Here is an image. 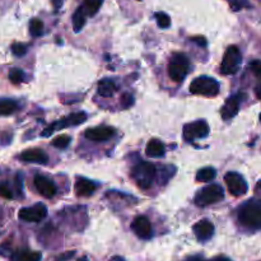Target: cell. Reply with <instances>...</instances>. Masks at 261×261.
Wrapping results in <instances>:
<instances>
[{
	"instance_id": "6",
	"label": "cell",
	"mask_w": 261,
	"mask_h": 261,
	"mask_svg": "<svg viewBox=\"0 0 261 261\" xmlns=\"http://www.w3.org/2000/svg\"><path fill=\"white\" fill-rule=\"evenodd\" d=\"M241 60H242V56H241L240 48L237 46H230L224 52L223 61H222V65H220L222 74H224V76L234 74L240 68Z\"/></svg>"
},
{
	"instance_id": "16",
	"label": "cell",
	"mask_w": 261,
	"mask_h": 261,
	"mask_svg": "<svg viewBox=\"0 0 261 261\" xmlns=\"http://www.w3.org/2000/svg\"><path fill=\"white\" fill-rule=\"evenodd\" d=\"M19 158L24 162L40 163V165H45L46 162L48 161L47 154L44 151H41V149H28V151H24Z\"/></svg>"
},
{
	"instance_id": "34",
	"label": "cell",
	"mask_w": 261,
	"mask_h": 261,
	"mask_svg": "<svg viewBox=\"0 0 261 261\" xmlns=\"http://www.w3.org/2000/svg\"><path fill=\"white\" fill-rule=\"evenodd\" d=\"M191 41L195 42V44H198L199 46H205L206 45L205 38L200 37V36H198V37H193V38H191Z\"/></svg>"
},
{
	"instance_id": "32",
	"label": "cell",
	"mask_w": 261,
	"mask_h": 261,
	"mask_svg": "<svg viewBox=\"0 0 261 261\" xmlns=\"http://www.w3.org/2000/svg\"><path fill=\"white\" fill-rule=\"evenodd\" d=\"M0 196L4 198V199H12L13 198V194L9 189H8L5 185H0Z\"/></svg>"
},
{
	"instance_id": "3",
	"label": "cell",
	"mask_w": 261,
	"mask_h": 261,
	"mask_svg": "<svg viewBox=\"0 0 261 261\" xmlns=\"http://www.w3.org/2000/svg\"><path fill=\"white\" fill-rule=\"evenodd\" d=\"M224 199V193L222 186L213 184L205 186L195 196V204L199 206H208L215 204Z\"/></svg>"
},
{
	"instance_id": "15",
	"label": "cell",
	"mask_w": 261,
	"mask_h": 261,
	"mask_svg": "<svg viewBox=\"0 0 261 261\" xmlns=\"http://www.w3.org/2000/svg\"><path fill=\"white\" fill-rule=\"evenodd\" d=\"M238 110H240V97H230L224 103V106L222 107V119L223 120H230L232 117L237 115Z\"/></svg>"
},
{
	"instance_id": "31",
	"label": "cell",
	"mask_w": 261,
	"mask_h": 261,
	"mask_svg": "<svg viewBox=\"0 0 261 261\" xmlns=\"http://www.w3.org/2000/svg\"><path fill=\"white\" fill-rule=\"evenodd\" d=\"M133 103H134V98L129 93H125L124 96L121 97V105H123L124 108H129Z\"/></svg>"
},
{
	"instance_id": "18",
	"label": "cell",
	"mask_w": 261,
	"mask_h": 261,
	"mask_svg": "<svg viewBox=\"0 0 261 261\" xmlns=\"http://www.w3.org/2000/svg\"><path fill=\"white\" fill-rule=\"evenodd\" d=\"M145 153L148 157L152 158H159L162 155L165 154V145L162 144V141L157 140V139H152L147 144L145 148Z\"/></svg>"
},
{
	"instance_id": "4",
	"label": "cell",
	"mask_w": 261,
	"mask_h": 261,
	"mask_svg": "<svg viewBox=\"0 0 261 261\" xmlns=\"http://www.w3.org/2000/svg\"><path fill=\"white\" fill-rule=\"evenodd\" d=\"M190 92L200 96H216L219 92V83L210 77H199L190 84Z\"/></svg>"
},
{
	"instance_id": "7",
	"label": "cell",
	"mask_w": 261,
	"mask_h": 261,
	"mask_svg": "<svg viewBox=\"0 0 261 261\" xmlns=\"http://www.w3.org/2000/svg\"><path fill=\"white\" fill-rule=\"evenodd\" d=\"M209 133V125L206 121L198 120L184 126V138L186 141H193L195 139H200L208 135Z\"/></svg>"
},
{
	"instance_id": "33",
	"label": "cell",
	"mask_w": 261,
	"mask_h": 261,
	"mask_svg": "<svg viewBox=\"0 0 261 261\" xmlns=\"http://www.w3.org/2000/svg\"><path fill=\"white\" fill-rule=\"evenodd\" d=\"M227 1L230 3V8H232L233 11H240L241 8L245 5L242 0H227Z\"/></svg>"
},
{
	"instance_id": "8",
	"label": "cell",
	"mask_w": 261,
	"mask_h": 261,
	"mask_svg": "<svg viewBox=\"0 0 261 261\" xmlns=\"http://www.w3.org/2000/svg\"><path fill=\"white\" fill-rule=\"evenodd\" d=\"M19 218L24 222H32V223H37L41 222L46 215H47V208L44 204H36L30 208H23L19 210Z\"/></svg>"
},
{
	"instance_id": "24",
	"label": "cell",
	"mask_w": 261,
	"mask_h": 261,
	"mask_svg": "<svg viewBox=\"0 0 261 261\" xmlns=\"http://www.w3.org/2000/svg\"><path fill=\"white\" fill-rule=\"evenodd\" d=\"M40 252H19L13 258V261H40Z\"/></svg>"
},
{
	"instance_id": "1",
	"label": "cell",
	"mask_w": 261,
	"mask_h": 261,
	"mask_svg": "<svg viewBox=\"0 0 261 261\" xmlns=\"http://www.w3.org/2000/svg\"><path fill=\"white\" fill-rule=\"evenodd\" d=\"M238 219L244 226L252 230L261 228V200H250L240 209Z\"/></svg>"
},
{
	"instance_id": "10",
	"label": "cell",
	"mask_w": 261,
	"mask_h": 261,
	"mask_svg": "<svg viewBox=\"0 0 261 261\" xmlns=\"http://www.w3.org/2000/svg\"><path fill=\"white\" fill-rule=\"evenodd\" d=\"M87 119V115L84 112H76V114H72L70 116L65 117V119H62V120L58 121V123H54L51 126L46 127L44 133H42V137H48L50 134H52V131L55 130L56 127H66V126H74V125H79L82 123H84Z\"/></svg>"
},
{
	"instance_id": "40",
	"label": "cell",
	"mask_w": 261,
	"mask_h": 261,
	"mask_svg": "<svg viewBox=\"0 0 261 261\" xmlns=\"http://www.w3.org/2000/svg\"><path fill=\"white\" fill-rule=\"evenodd\" d=\"M260 120H261V114H260Z\"/></svg>"
},
{
	"instance_id": "26",
	"label": "cell",
	"mask_w": 261,
	"mask_h": 261,
	"mask_svg": "<svg viewBox=\"0 0 261 261\" xmlns=\"http://www.w3.org/2000/svg\"><path fill=\"white\" fill-rule=\"evenodd\" d=\"M24 79V73L22 72L21 69H12L9 72V80L14 84H19L23 82Z\"/></svg>"
},
{
	"instance_id": "2",
	"label": "cell",
	"mask_w": 261,
	"mask_h": 261,
	"mask_svg": "<svg viewBox=\"0 0 261 261\" xmlns=\"http://www.w3.org/2000/svg\"><path fill=\"white\" fill-rule=\"evenodd\" d=\"M155 167L149 162H140L131 171V177L140 189H149L155 179Z\"/></svg>"
},
{
	"instance_id": "35",
	"label": "cell",
	"mask_w": 261,
	"mask_h": 261,
	"mask_svg": "<svg viewBox=\"0 0 261 261\" xmlns=\"http://www.w3.org/2000/svg\"><path fill=\"white\" fill-rule=\"evenodd\" d=\"M255 93H256V97H258L259 100H261V84H259V86L255 88Z\"/></svg>"
},
{
	"instance_id": "23",
	"label": "cell",
	"mask_w": 261,
	"mask_h": 261,
	"mask_svg": "<svg viewBox=\"0 0 261 261\" xmlns=\"http://www.w3.org/2000/svg\"><path fill=\"white\" fill-rule=\"evenodd\" d=\"M103 0H84V7L83 9L86 11L88 15H94L97 12L100 11Z\"/></svg>"
},
{
	"instance_id": "29",
	"label": "cell",
	"mask_w": 261,
	"mask_h": 261,
	"mask_svg": "<svg viewBox=\"0 0 261 261\" xmlns=\"http://www.w3.org/2000/svg\"><path fill=\"white\" fill-rule=\"evenodd\" d=\"M12 51L15 56H23L27 52V45L24 44H13L12 45Z\"/></svg>"
},
{
	"instance_id": "20",
	"label": "cell",
	"mask_w": 261,
	"mask_h": 261,
	"mask_svg": "<svg viewBox=\"0 0 261 261\" xmlns=\"http://www.w3.org/2000/svg\"><path fill=\"white\" fill-rule=\"evenodd\" d=\"M86 18L87 13L83 8L77 9L76 13L73 14V28H74V31L79 32L80 30L84 27V24H86Z\"/></svg>"
},
{
	"instance_id": "25",
	"label": "cell",
	"mask_w": 261,
	"mask_h": 261,
	"mask_svg": "<svg viewBox=\"0 0 261 261\" xmlns=\"http://www.w3.org/2000/svg\"><path fill=\"white\" fill-rule=\"evenodd\" d=\"M30 31L34 37L41 36L42 32H44V23L40 19H32L31 23H30Z\"/></svg>"
},
{
	"instance_id": "39",
	"label": "cell",
	"mask_w": 261,
	"mask_h": 261,
	"mask_svg": "<svg viewBox=\"0 0 261 261\" xmlns=\"http://www.w3.org/2000/svg\"><path fill=\"white\" fill-rule=\"evenodd\" d=\"M78 261H87V259L83 258V259H80V260H78Z\"/></svg>"
},
{
	"instance_id": "38",
	"label": "cell",
	"mask_w": 261,
	"mask_h": 261,
	"mask_svg": "<svg viewBox=\"0 0 261 261\" xmlns=\"http://www.w3.org/2000/svg\"><path fill=\"white\" fill-rule=\"evenodd\" d=\"M111 261H124V260H123V259H121V258H117V256H116V258L111 259Z\"/></svg>"
},
{
	"instance_id": "5",
	"label": "cell",
	"mask_w": 261,
	"mask_h": 261,
	"mask_svg": "<svg viewBox=\"0 0 261 261\" xmlns=\"http://www.w3.org/2000/svg\"><path fill=\"white\" fill-rule=\"evenodd\" d=\"M189 59L184 54H175L169 64V74L173 82H181L189 73Z\"/></svg>"
},
{
	"instance_id": "14",
	"label": "cell",
	"mask_w": 261,
	"mask_h": 261,
	"mask_svg": "<svg viewBox=\"0 0 261 261\" xmlns=\"http://www.w3.org/2000/svg\"><path fill=\"white\" fill-rule=\"evenodd\" d=\"M194 233H195L196 238L199 241L209 240L214 233L213 223L208 219L200 220L194 226Z\"/></svg>"
},
{
	"instance_id": "28",
	"label": "cell",
	"mask_w": 261,
	"mask_h": 261,
	"mask_svg": "<svg viewBox=\"0 0 261 261\" xmlns=\"http://www.w3.org/2000/svg\"><path fill=\"white\" fill-rule=\"evenodd\" d=\"M155 19H157V23L161 28H169L171 26V19L166 13H157Z\"/></svg>"
},
{
	"instance_id": "17",
	"label": "cell",
	"mask_w": 261,
	"mask_h": 261,
	"mask_svg": "<svg viewBox=\"0 0 261 261\" xmlns=\"http://www.w3.org/2000/svg\"><path fill=\"white\" fill-rule=\"evenodd\" d=\"M97 189V185L88 179H77L74 190L78 196H91Z\"/></svg>"
},
{
	"instance_id": "21",
	"label": "cell",
	"mask_w": 261,
	"mask_h": 261,
	"mask_svg": "<svg viewBox=\"0 0 261 261\" xmlns=\"http://www.w3.org/2000/svg\"><path fill=\"white\" fill-rule=\"evenodd\" d=\"M215 169L213 167H205L201 169L196 173V181L198 182H210L215 179Z\"/></svg>"
},
{
	"instance_id": "27",
	"label": "cell",
	"mask_w": 261,
	"mask_h": 261,
	"mask_svg": "<svg viewBox=\"0 0 261 261\" xmlns=\"http://www.w3.org/2000/svg\"><path fill=\"white\" fill-rule=\"evenodd\" d=\"M69 144H70V138L68 135H60L52 140V145L59 149H65Z\"/></svg>"
},
{
	"instance_id": "36",
	"label": "cell",
	"mask_w": 261,
	"mask_h": 261,
	"mask_svg": "<svg viewBox=\"0 0 261 261\" xmlns=\"http://www.w3.org/2000/svg\"><path fill=\"white\" fill-rule=\"evenodd\" d=\"M212 261H230V259H227V258H224V256H218V258L213 259Z\"/></svg>"
},
{
	"instance_id": "9",
	"label": "cell",
	"mask_w": 261,
	"mask_h": 261,
	"mask_svg": "<svg viewBox=\"0 0 261 261\" xmlns=\"http://www.w3.org/2000/svg\"><path fill=\"white\" fill-rule=\"evenodd\" d=\"M224 180H226V184H227L228 191L232 195L241 196L247 191V184H246L244 177L236 173V172H228Z\"/></svg>"
},
{
	"instance_id": "11",
	"label": "cell",
	"mask_w": 261,
	"mask_h": 261,
	"mask_svg": "<svg viewBox=\"0 0 261 261\" xmlns=\"http://www.w3.org/2000/svg\"><path fill=\"white\" fill-rule=\"evenodd\" d=\"M114 134L115 130L112 127L97 126V127H91V129L86 130L84 137L92 141H105L108 140L111 137H114Z\"/></svg>"
},
{
	"instance_id": "12",
	"label": "cell",
	"mask_w": 261,
	"mask_h": 261,
	"mask_svg": "<svg viewBox=\"0 0 261 261\" xmlns=\"http://www.w3.org/2000/svg\"><path fill=\"white\" fill-rule=\"evenodd\" d=\"M34 186H36V189L42 196H45V198H52V196H55L56 194V186L55 184L51 181V180H48L47 177L41 175H37L34 177Z\"/></svg>"
},
{
	"instance_id": "30",
	"label": "cell",
	"mask_w": 261,
	"mask_h": 261,
	"mask_svg": "<svg viewBox=\"0 0 261 261\" xmlns=\"http://www.w3.org/2000/svg\"><path fill=\"white\" fill-rule=\"evenodd\" d=\"M251 72L254 73L255 76L258 77L259 79H261V61L260 60H254V61L250 64Z\"/></svg>"
},
{
	"instance_id": "19",
	"label": "cell",
	"mask_w": 261,
	"mask_h": 261,
	"mask_svg": "<svg viewBox=\"0 0 261 261\" xmlns=\"http://www.w3.org/2000/svg\"><path fill=\"white\" fill-rule=\"evenodd\" d=\"M116 92V86L112 80L103 79L98 83V94L102 97H112Z\"/></svg>"
},
{
	"instance_id": "13",
	"label": "cell",
	"mask_w": 261,
	"mask_h": 261,
	"mask_svg": "<svg viewBox=\"0 0 261 261\" xmlns=\"http://www.w3.org/2000/svg\"><path fill=\"white\" fill-rule=\"evenodd\" d=\"M131 228L138 237L143 238V240H148L152 237V226L147 216H137L131 224Z\"/></svg>"
},
{
	"instance_id": "22",
	"label": "cell",
	"mask_w": 261,
	"mask_h": 261,
	"mask_svg": "<svg viewBox=\"0 0 261 261\" xmlns=\"http://www.w3.org/2000/svg\"><path fill=\"white\" fill-rule=\"evenodd\" d=\"M17 110V103L12 100L0 101V116H7Z\"/></svg>"
},
{
	"instance_id": "37",
	"label": "cell",
	"mask_w": 261,
	"mask_h": 261,
	"mask_svg": "<svg viewBox=\"0 0 261 261\" xmlns=\"http://www.w3.org/2000/svg\"><path fill=\"white\" fill-rule=\"evenodd\" d=\"M255 190H256V193H260L261 194V180L256 184V186H255Z\"/></svg>"
}]
</instances>
